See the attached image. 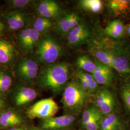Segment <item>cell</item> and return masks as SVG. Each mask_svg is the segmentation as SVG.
Wrapping results in <instances>:
<instances>
[{
    "label": "cell",
    "instance_id": "cell-22",
    "mask_svg": "<svg viewBox=\"0 0 130 130\" xmlns=\"http://www.w3.org/2000/svg\"><path fill=\"white\" fill-rule=\"evenodd\" d=\"M119 119L112 113L103 118L99 130H116L119 129Z\"/></svg>",
    "mask_w": 130,
    "mask_h": 130
},
{
    "label": "cell",
    "instance_id": "cell-2",
    "mask_svg": "<svg viewBox=\"0 0 130 130\" xmlns=\"http://www.w3.org/2000/svg\"><path fill=\"white\" fill-rule=\"evenodd\" d=\"M71 71V67L67 63L48 65L38 75V82L42 88L59 93L69 82Z\"/></svg>",
    "mask_w": 130,
    "mask_h": 130
},
{
    "label": "cell",
    "instance_id": "cell-21",
    "mask_svg": "<svg viewBox=\"0 0 130 130\" xmlns=\"http://www.w3.org/2000/svg\"><path fill=\"white\" fill-rule=\"evenodd\" d=\"M79 4L82 9L93 13H98L103 8V3L100 0H82Z\"/></svg>",
    "mask_w": 130,
    "mask_h": 130
},
{
    "label": "cell",
    "instance_id": "cell-19",
    "mask_svg": "<svg viewBox=\"0 0 130 130\" xmlns=\"http://www.w3.org/2000/svg\"><path fill=\"white\" fill-rule=\"evenodd\" d=\"M21 122L20 117L12 111L4 112L0 115V125L4 127L19 125Z\"/></svg>",
    "mask_w": 130,
    "mask_h": 130
},
{
    "label": "cell",
    "instance_id": "cell-20",
    "mask_svg": "<svg viewBox=\"0 0 130 130\" xmlns=\"http://www.w3.org/2000/svg\"><path fill=\"white\" fill-rule=\"evenodd\" d=\"M76 65L82 71L92 74L95 70L96 64L95 60L93 61L88 56L84 55L78 57Z\"/></svg>",
    "mask_w": 130,
    "mask_h": 130
},
{
    "label": "cell",
    "instance_id": "cell-31",
    "mask_svg": "<svg viewBox=\"0 0 130 130\" xmlns=\"http://www.w3.org/2000/svg\"><path fill=\"white\" fill-rule=\"evenodd\" d=\"M127 30L128 33L130 35V24L128 25V27L127 28Z\"/></svg>",
    "mask_w": 130,
    "mask_h": 130
},
{
    "label": "cell",
    "instance_id": "cell-16",
    "mask_svg": "<svg viewBox=\"0 0 130 130\" xmlns=\"http://www.w3.org/2000/svg\"><path fill=\"white\" fill-rule=\"evenodd\" d=\"M37 95L36 91L31 88L23 87L19 89L14 96V102L17 106H21L33 101Z\"/></svg>",
    "mask_w": 130,
    "mask_h": 130
},
{
    "label": "cell",
    "instance_id": "cell-5",
    "mask_svg": "<svg viewBox=\"0 0 130 130\" xmlns=\"http://www.w3.org/2000/svg\"><path fill=\"white\" fill-rule=\"evenodd\" d=\"M59 110L55 101L51 98L41 100L28 109L27 114L30 119H47L53 117Z\"/></svg>",
    "mask_w": 130,
    "mask_h": 130
},
{
    "label": "cell",
    "instance_id": "cell-7",
    "mask_svg": "<svg viewBox=\"0 0 130 130\" xmlns=\"http://www.w3.org/2000/svg\"><path fill=\"white\" fill-rule=\"evenodd\" d=\"M92 32L85 24L80 23L68 34V42L70 46H80L91 41Z\"/></svg>",
    "mask_w": 130,
    "mask_h": 130
},
{
    "label": "cell",
    "instance_id": "cell-4",
    "mask_svg": "<svg viewBox=\"0 0 130 130\" xmlns=\"http://www.w3.org/2000/svg\"><path fill=\"white\" fill-rule=\"evenodd\" d=\"M62 48L58 42L50 36H46L38 42L36 55L40 62L48 65L55 63L60 58Z\"/></svg>",
    "mask_w": 130,
    "mask_h": 130
},
{
    "label": "cell",
    "instance_id": "cell-28",
    "mask_svg": "<svg viewBox=\"0 0 130 130\" xmlns=\"http://www.w3.org/2000/svg\"><path fill=\"white\" fill-rule=\"evenodd\" d=\"M121 96L126 106L130 110V85H128L122 89Z\"/></svg>",
    "mask_w": 130,
    "mask_h": 130
},
{
    "label": "cell",
    "instance_id": "cell-30",
    "mask_svg": "<svg viewBox=\"0 0 130 130\" xmlns=\"http://www.w3.org/2000/svg\"><path fill=\"white\" fill-rule=\"evenodd\" d=\"M5 107V102L3 101V100L0 98V109L3 108Z\"/></svg>",
    "mask_w": 130,
    "mask_h": 130
},
{
    "label": "cell",
    "instance_id": "cell-6",
    "mask_svg": "<svg viewBox=\"0 0 130 130\" xmlns=\"http://www.w3.org/2000/svg\"><path fill=\"white\" fill-rule=\"evenodd\" d=\"M116 105L114 94L105 87L98 89L94 98V106L103 116L112 113Z\"/></svg>",
    "mask_w": 130,
    "mask_h": 130
},
{
    "label": "cell",
    "instance_id": "cell-13",
    "mask_svg": "<svg viewBox=\"0 0 130 130\" xmlns=\"http://www.w3.org/2000/svg\"><path fill=\"white\" fill-rule=\"evenodd\" d=\"M75 120L73 115L67 114L64 116L52 117L44 120L42 122V128L48 130H56L64 128L70 125Z\"/></svg>",
    "mask_w": 130,
    "mask_h": 130
},
{
    "label": "cell",
    "instance_id": "cell-29",
    "mask_svg": "<svg viewBox=\"0 0 130 130\" xmlns=\"http://www.w3.org/2000/svg\"><path fill=\"white\" fill-rule=\"evenodd\" d=\"M5 29V26L4 23L0 20V34L4 32Z\"/></svg>",
    "mask_w": 130,
    "mask_h": 130
},
{
    "label": "cell",
    "instance_id": "cell-27",
    "mask_svg": "<svg viewBox=\"0 0 130 130\" xmlns=\"http://www.w3.org/2000/svg\"><path fill=\"white\" fill-rule=\"evenodd\" d=\"M10 7L14 8H22L26 7L33 1L29 0H9L6 1Z\"/></svg>",
    "mask_w": 130,
    "mask_h": 130
},
{
    "label": "cell",
    "instance_id": "cell-15",
    "mask_svg": "<svg viewBox=\"0 0 130 130\" xmlns=\"http://www.w3.org/2000/svg\"><path fill=\"white\" fill-rule=\"evenodd\" d=\"M16 56V52L13 44L4 39H0V64H11Z\"/></svg>",
    "mask_w": 130,
    "mask_h": 130
},
{
    "label": "cell",
    "instance_id": "cell-1",
    "mask_svg": "<svg viewBox=\"0 0 130 130\" xmlns=\"http://www.w3.org/2000/svg\"><path fill=\"white\" fill-rule=\"evenodd\" d=\"M90 52L95 59L120 74H130L129 61L118 50L115 44L106 40L94 41Z\"/></svg>",
    "mask_w": 130,
    "mask_h": 130
},
{
    "label": "cell",
    "instance_id": "cell-17",
    "mask_svg": "<svg viewBox=\"0 0 130 130\" xmlns=\"http://www.w3.org/2000/svg\"><path fill=\"white\" fill-rule=\"evenodd\" d=\"M108 11L115 16L125 14L130 9L129 0H109L106 2Z\"/></svg>",
    "mask_w": 130,
    "mask_h": 130
},
{
    "label": "cell",
    "instance_id": "cell-18",
    "mask_svg": "<svg viewBox=\"0 0 130 130\" xmlns=\"http://www.w3.org/2000/svg\"><path fill=\"white\" fill-rule=\"evenodd\" d=\"M124 31V25L119 19H115L109 22L105 28V33L108 37L114 39L121 38L123 35Z\"/></svg>",
    "mask_w": 130,
    "mask_h": 130
},
{
    "label": "cell",
    "instance_id": "cell-32",
    "mask_svg": "<svg viewBox=\"0 0 130 130\" xmlns=\"http://www.w3.org/2000/svg\"><path fill=\"white\" fill-rule=\"evenodd\" d=\"M9 130H23L21 128H12Z\"/></svg>",
    "mask_w": 130,
    "mask_h": 130
},
{
    "label": "cell",
    "instance_id": "cell-23",
    "mask_svg": "<svg viewBox=\"0 0 130 130\" xmlns=\"http://www.w3.org/2000/svg\"><path fill=\"white\" fill-rule=\"evenodd\" d=\"M53 23L50 19L40 17L36 19L33 24V28L41 34L45 32L53 27Z\"/></svg>",
    "mask_w": 130,
    "mask_h": 130
},
{
    "label": "cell",
    "instance_id": "cell-10",
    "mask_svg": "<svg viewBox=\"0 0 130 130\" xmlns=\"http://www.w3.org/2000/svg\"><path fill=\"white\" fill-rule=\"evenodd\" d=\"M17 71L20 78L31 82L38 76L39 67L35 61L30 59H24L19 63Z\"/></svg>",
    "mask_w": 130,
    "mask_h": 130
},
{
    "label": "cell",
    "instance_id": "cell-11",
    "mask_svg": "<svg viewBox=\"0 0 130 130\" xmlns=\"http://www.w3.org/2000/svg\"><path fill=\"white\" fill-rule=\"evenodd\" d=\"M3 19L11 30L23 28L28 22L27 15L19 10H13L4 14Z\"/></svg>",
    "mask_w": 130,
    "mask_h": 130
},
{
    "label": "cell",
    "instance_id": "cell-26",
    "mask_svg": "<svg viewBox=\"0 0 130 130\" xmlns=\"http://www.w3.org/2000/svg\"><path fill=\"white\" fill-rule=\"evenodd\" d=\"M94 108H95L94 105L88 107L84 110V111L83 112L82 122L83 126L84 128L88 124L91 119H92Z\"/></svg>",
    "mask_w": 130,
    "mask_h": 130
},
{
    "label": "cell",
    "instance_id": "cell-9",
    "mask_svg": "<svg viewBox=\"0 0 130 130\" xmlns=\"http://www.w3.org/2000/svg\"><path fill=\"white\" fill-rule=\"evenodd\" d=\"M81 23L78 14L71 13L67 14L56 22L55 29L61 35H68L70 31Z\"/></svg>",
    "mask_w": 130,
    "mask_h": 130
},
{
    "label": "cell",
    "instance_id": "cell-24",
    "mask_svg": "<svg viewBox=\"0 0 130 130\" xmlns=\"http://www.w3.org/2000/svg\"><path fill=\"white\" fill-rule=\"evenodd\" d=\"M103 116L101 113L95 106L92 119L86 126L85 128L86 130H99L100 126L102 121Z\"/></svg>",
    "mask_w": 130,
    "mask_h": 130
},
{
    "label": "cell",
    "instance_id": "cell-25",
    "mask_svg": "<svg viewBox=\"0 0 130 130\" xmlns=\"http://www.w3.org/2000/svg\"><path fill=\"white\" fill-rule=\"evenodd\" d=\"M12 84V79L9 75L0 72V93L7 91Z\"/></svg>",
    "mask_w": 130,
    "mask_h": 130
},
{
    "label": "cell",
    "instance_id": "cell-12",
    "mask_svg": "<svg viewBox=\"0 0 130 130\" xmlns=\"http://www.w3.org/2000/svg\"><path fill=\"white\" fill-rule=\"evenodd\" d=\"M96 64L95 70L93 73V77L98 84L104 86H109L112 84L113 72L110 68L104 65L95 59Z\"/></svg>",
    "mask_w": 130,
    "mask_h": 130
},
{
    "label": "cell",
    "instance_id": "cell-3",
    "mask_svg": "<svg viewBox=\"0 0 130 130\" xmlns=\"http://www.w3.org/2000/svg\"><path fill=\"white\" fill-rule=\"evenodd\" d=\"M91 93L82 87L78 79L69 82L63 90L62 103L67 114H78L88 102Z\"/></svg>",
    "mask_w": 130,
    "mask_h": 130
},
{
    "label": "cell",
    "instance_id": "cell-14",
    "mask_svg": "<svg viewBox=\"0 0 130 130\" xmlns=\"http://www.w3.org/2000/svg\"><path fill=\"white\" fill-rule=\"evenodd\" d=\"M37 11L41 17L50 19L58 15L60 12V7L54 1L45 0L42 1L38 5Z\"/></svg>",
    "mask_w": 130,
    "mask_h": 130
},
{
    "label": "cell",
    "instance_id": "cell-8",
    "mask_svg": "<svg viewBox=\"0 0 130 130\" xmlns=\"http://www.w3.org/2000/svg\"><path fill=\"white\" fill-rule=\"evenodd\" d=\"M41 33L33 28L22 29L18 35L19 45L24 50L31 51L40 41Z\"/></svg>",
    "mask_w": 130,
    "mask_h": 130
},
{
    "label": "cell",
    "instance_id": "cell-34",
    "mask_svg": "<svg viewBox=\"0 0 130 130\" xmlns=\"http://www.w3.org/2000/svg\"></svg>",
    "mask_w": 130,
    "mask_h": 130
},
{
    "label": "cell",
    "instance_id": "cell-33",
    "mask_svg": "<svg viewBox=\"0 0 130 130\" xmlns=\"http://www.w3.org/2000/svg\"><path fill=\"white\" fill-rule=\"evenodd\" d=\"M116 130H120V129H117Z\"/></svg>",
    "mask_w": 130,
    "mask_h": 130
}]
</instances>
